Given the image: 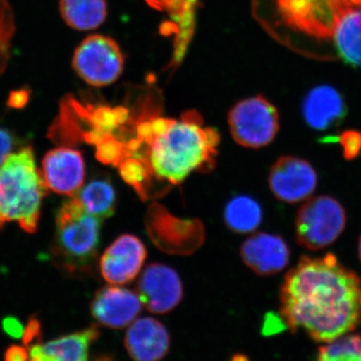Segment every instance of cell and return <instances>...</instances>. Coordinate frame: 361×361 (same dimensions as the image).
<instances>
[{"mask_svg":"<svg viewBox=\"0 0 361 361\" xmlns=\"http://www.w3.org/2000/svg\"><path fill=\"white\" fill-rule=\"evenodd\" d=\"M30 353L25 345H11L4 353V361H28Z\"/></svg>","mask_w":361,"mask_h":361,"instance_id":"obj_29","label":"cell"},{"mask_svg":"<svg viewBox=\"0 0 361 361\" xmlns=\"http://www.w3.org/2000/svg\"><path fill=\"white\" fill-rule=\"evenodd\" d=\"M125 346L134 361H161L170 348V334L155 318H140L129 325Z\"/></svg>","mask_w":361,"mask_h":361,"instance_id":"obj_16","label":"cell"},{"mask_svg":"<svg viewBox=\"0 0 361 361\" xmlns=\"http://www.w3.org/2000/svg\"><path fill=\"white\" fill-rule=\"evenodd\" d=\"M302 114L311 129L324 132L338 127L348 110L338 90L329 85H320L311 90L304 99Z\"/></svg>","mask_w":361,"mask_h":361,"instance_id":"obj_17","label":"cell"},{"mask_svg":"<svg viewBox=\"0 0 361 361\" xmlns=\"http://www.w3.org/2000/svg\"><path fill=\"white\" fill-rule=\"evenodd\" d=\"M14 33L16 20L13 8L7 0H0V77L8 65Z\"/></svg>","mask_w":361,"mask_h":361,"instance_id":"obj_24","label":"cell"},{"mask_svg":"<svg viewBox=\"0 0 361 361\" xmlns=\"http://www.w3.org/2000/svg\"><path fill=\"white\" fill-rule=\"evenodd\" d=\"M316 361H361V334L349 332L326 342L318 349Z\"/></svg>","mask_w":361,"mask_h":361,"instance_id":"obj_23","label":"cell"},{"mask_svg":"<svg viewBox=\"0 0 361 361\" xmlns=\"http://www.w3.org/2000/svg\"><path fill=\"white\" fill-rule=\"evenodd\" d=\"M129 135L123 142V160L134 159L144 166L154 197L180 184L192 173H208L215 167L220 135L204 125L197 111L170 118L145 109L133 118Z\"/></svg>","mask_w":361,"mask_h":361,"instance_id":"obj_2","label":"cell"},{"mask_svg":"<svg viewBox=\"0 0 361 361\" xmlns=\"http://www.w3.org/2000/svg\"><path fill=\"white\" fill-rule=\"evenodd\" d=\"M266 6L272 18L266 28L275 37L329 49L361 68V0H266Z\"/></svg>","mask_w":361,"mask_h":361,"instance_id":"obj_3","label":"cell"},{"mask_svg":"<svg viewBox=\"0 0 361 361\" xmlns=\"http://www.w3.org/2000/svg\"><path fill=\"white\" fill-rule=\"evenodd\" d=\"M142 305L137 293L111 285L97 292L90 304V312L99 324L123 329L135 322L141 313Z\"/></svg>","mask_w":361,"mask_h":361,"instance_id":"obj_14","label":"cell"},{"mask_svg":"<svg viewBox=\"0 0 361 361\" xmlns=\"http://www.w3.org/2000/svg\"><path fill=\"white\" fill-rule=\"evenodd\" d=\"M317 183V173L310 161L293 156L280 157L268 176L271 192L278 200L289 204L307 200Z\"/></svg>","mask_w":361,"mask_h":361,"instance_id":"obj_10","label":"cell"},{"mask_svg":"<svg viewBox=\"0 0 361 361\" xmlns=\"http://www.w3.org/2000/svg\"><path fill=\"white\" fill-rule=\"evenodd\" d=\"M231 361H249V360L246 357V356L238 355H235L234 357L232 358Z\"/></svg>","mask_w":361,"mask_h":361,"instance_id":"obj_31","label":"cell"},{"mask_svg":"<svg viewBox=\"0 0 361 361\" xmlns=\"http://www.w3.org/2000/svg\"><path fill=\"white\" fill-rule=\"evenodd\" d=\"M280 317L320 343L348 334L361 324V279L332 253L302 256L284 278Z\"/></svg>","mask_w":361,"mask_h":361,"instance_id":"obj_1","label":"cell"},{"mask_svg":"<svg viewBox=\"0 0 361 361\" xmlns=\"http://www.w3.org/2000/svg\"><path fill=\"white\" fill-rule=\"evenodd\" d=\"M228 123L235 142L249 149L268 146L280 129L277 109L262 96L238 102L229 111Z\"/></svg>","mask_w":361,"mask_h":361,"instance_id":"obj_7","label":"cell"},{"mask_svg":"<svg viewBox=\"0 0 361 361\" xmlns=\"http://www.w3.org/2000/svg\"><path fill=\"white\" fill-rule=\"evenodd\" d=\"M146 258L147 249L141 240L134 235H122L102 256V276L111 285L129 283L139 275Z\"/></svg>","mask_w":361,"mask_h":361,"instance_id":"obj_12","label":"cell"},{"mask_svg":"<svg viewBox=\"0 0 361 361\" xmlns=\"http://www.w3.org/2000/svg\"><path fill=\"white\" fill-rule=\"evenodd\" d=\"M14 144H16V139L11 130L0 127V166L13 149Z\"/></svg>","mask_w":361,"mask_h":361,"instance_id":"obj_26","label":"cell"},{"mask_svg":"<svg viewBox=\"0 0 361 361\" xmlns=\"http://www.w3.org/2000/svg\"><path fill=\"white\" fill-rule=\"evenodd\" d=\"M338 141L343 149V157L346 160H355L361 153V132L360 130H345L339 135Z\"/></svg>","mask_w":361,"mask_h":361,"instance_id":"obj_25","label":"cell"},{"mask_svg":"<svg viewBox=\"0 0 361 361\" xmlns=\"http://www.w3.org/2000/svg\"><path fill=\"white\" fill-rule=\"evenodd\" d=\"M30 94L25 90H18V92H13L9 99V106H13L14 109L23 108L28 101Z\"/></svg>","mask_w":361,"mask_h":361,"instance_id":"obj_30","label":"cell"},{"mask_svg":"<svg viewBox=\"0 0 361 361\" xmlns=\"http://www.w3.org/2000/svg\"><path fill=\"white\" fill-rule=\"evenodd\" d=\"M102 220L85 210L75 198L61 206L56 214V232L52 249L56 264L68 273L89 272L96 261Z\"/></svg>","mask_w":361,"mask_h":361,"instance_id":"obj_5","label":"cell"},{"mask_svg":"<svg viewBox=\"0 0 361 361\" xmlns=\"http://www.w3.org/2000/svg\"><path fill=\"white\" fill-rule=\"evenodd\" d=\"M40 336V323L39 320L32 319L28 322L25 329V334H23V341L25 346L30 348L32 344L35 343V341L39 338Z\"/></svg>","mask_w":361,"mask_h":361,"instance_id":"obj_28","label":"cell"},{"mask_svg":"<svg viewBox=\"0 0 361 361\" xmlns=\"http://www.w3.org/2000/svg\"><path fill=\"white\" fill-rule=\"evenodd\" d=\"M97 361H111V360H109V358L103 357V358H101V360H99Z\"/></svg>","mask_w":361,"mask_h":361,"instance_id":"obj_33","label":"cell"},{"mask_svg":"<svg viewBox=\"0 0 361 361\" xmlns=\"http://www.w3.org/2000/svg\"><path fill=\"white\" fill-rule=\"evenodd\" d=\"M77 198L87 213L101 220L115 214L116 191L106 178H94L90 180L80 190Z\"/></svg>","mask_w":361,"mask_h":361,"instance_id":"obj_21","label":"cell"},{"mask_svg":"<svg viewBox=\"0 0 361 361\" xmlns=\"http://www.w3.org/2000/svg\"><path fill=\"white\" fill-rule=\"evenodd\" d=\"M346 224L348 214L341 202L330 196L314 197L297 213V243L307 250H323L341 237Z\"/></svg>","mask_w":361,"mask_h":361,"instance_id":"obj_6","label":"cell"},{"mask_svg":"<svg viewBox=\"0 0 361 361\" xmlns=\"http://www.w3.org/2000/svg\"><path fill=\"white\" fill-rule=\"evenodd\" d=\"M42 176L45 187L51 191L75 196L85 182L84 157L71 148L51 149L42 159Z\"/></svg>","mask_w":361,"mask_h":361,"instance_id":"obj_13","label":"cell"},{"mask_svg":"<svg viewBox=\"0 0 361 361\" xmlns=\"http://www.w3.org/2000/svg\"><path fill=\"white\" fill-rule=\"evenodd\" d=\"M262 208L248 196H237L228 202L224 211L225 224L232 232L249 234L262 222Z\"/></svg>","mask_w":361,"mask_h":361,"instance_id":"obj_22","label":"cell"},{"mask_svg":"<svg viewBox=\"0 0 361 361\" xmlns=\"http://www.w3.org/2000/svg\"><path fill=\"white\" fill-rule=\"evenodd\" d=\"M137 294L146 310L166 314L175 310L183 298V285L173 268L153 263L145 268L137 282Z\"/></svg>","mask_w":361,"mask_h":361,"instance_id":"obj_11","label":"cell"},{"mask_svg":"<svg viewBox=\"0 0 361 361\" xmlns=\"http://www.w3.org/2000/svg\"><path fill=\"white\" fill-rule=\"evenodd\" d=\"M125 58L116 40L102 35L85 37L73 56L75 73L94 87H108L120 78Z\"/></svg>","mask_w":361,"mask_h":361,"instance_id":"obj_8","label":"cell"},{"mask_svg":"<svg viewBox=\"0 0 361 361\" xmlns=\"http://www.w3.org/2000/svg\"><path fill=\"white\" fill-rule=\"evenodd\" d=\"M45 189L32 147L6 157L0 166V230L18 222L23 231L37 232Z\"/></svg>","mask_w":361,"mask_h":361,"instance_id":"obj_4","label":"cell"},{"mask_svg":"<svg viewBox=\"0 0 361 361\" xmlns=\"http://www.w3.org/2000/svg\"><path fill=\"white\" fill-rule=\"evenodd\" d=\"M358 257H360V260L361 262V235L360 237V240H358Z\"/></svg>","mask_w":361,"mask_h":361,"instance_id":"obj_32","label":"cell"},{"mask_svg":"<svg viewBox=\"0 0 361 361\" xmlns=\"http://www.w3.org/2000/svg\"><path fill=\"white\" fill-rule=\"evenodd\" d=\"M244 264L260 276L278 274L290 260V249L279 235L257 233L242 244Z\"/></svg>","mask_w":361,"mask_h":361,"instance_id":"obj_15","label":"cell"},{"mask_svg":"<svg viewBox=\"0 0 361 361\" xmlns=\"http://www.w3.org/2000/svg\"><path fill=\"white\" fill-rule=\"evenodd\" d=\"M59 13L70 27L89 32L103 25L108 4L106 0H59Z\"/></svg>","mask_w":361,"mask_h":361,"instance_id":"obj_20","label":"cell"},{"mask_svg":"<svg viewBox=\"0 0 361 361\" xmlns=\"http://www.w3.org/2000/svg\"><path fill=\"white\" fill-rule=\"evenodd\" d=\"M147 217L149 237L160 250L189 254L203 242L204 229L199 221L177 219L157 204L149 207Z\"/></svg>","mask_w":361,"mask_h":361,"instance_id":"obj_9","label":"cell"},{"mask_svg":"<svg viewBox=\"0 0 361 361\" xmlns=\"http://www.w3.org/2000/svg\"><path fill=\"white\" fill-rule=\"evenodd\" d=\"M99 336V329L90 326L44 343L35 342L28 348V361H89L90 345Z\"/></svg>","mask_w":361,"mask_h":361,"instance_id":"obj_19","label":"cell"},{"mask_svg":"<svg viewBox=\"0 0 361 361\" xmlns=\"http://www.w3.org/2000/svg\"><path fill=\"white\" fill-rule=\"evenodd\" d=\"M152 8L166 14L169 32L174 37L173 65H179L194 35L199 0H145Z\"/></svg>","mask_w":361,"mask_h":361,"instance_id":"obj_18","label":"cell"},{"mask_svg":"<svg viewBox=\"0 0 361 361\" xmlns=\"http://www.w3.org/2000/svg\"><path fill=\"white\" fill-rule=\"evenodd\" d=\"M2 329L7 336L13 337V338H21L25 334V326L16 317L8 316L2 320Z\"/></svg>","mask_w":361,"mask_h":361,"instance_id":"obj_27","label":"cell"}]
</instances>
